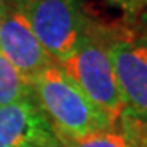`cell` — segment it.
<instances>
[{
	"instance_id": "cell-11",
	"label": "cell",
	"mask_w": 147,
	"mask_h": 147,
	"mask_svg": "<svg viewBox=\"0 0 147 147\" xmlns=\"http://www.w3.org/2000/svg\"><path fill=\"white\" fill-rule=\"evenodd\" d=\"M39 147H59V144H49V146H39Z\"/></svg>"
},
{
	"instance_id": "cell-2",
	"label": "cell",
	"mask_w": 147,
	"mask_h": 147,
	"mask_svg": "<svg viewBox=\"0 0 147 147\" xmlns=\"http://www.w3.org/2000/svg\"><path fill=\"white\" fill-rule=\"evenodd\" d=\"M31 85L34 100L56 134L77 137L110 126L106 116L56 62L47 65Z\"/></svg>"
},
{
	"instance_id": "cell-3",
	"label": "cell",
	"mask_w": 147,
	"mask_h": 147,
	"mask_svg": "<svg viewBox=\"0 0 147 147\" xmlns=\"http://www.w3.org/2000/svg\"><path fill=\"white\" fill-rule=\"evenodd\" d=\"M103 34L127 113L147 126V26H118Z\"/></svg>"
},
{
	"instance_id": "cell-9",
	"label": "cell",
	"mask_w": 147,
	"mask_h": 147,
	"mask_svg": "<svg viewBox=\"0 0 147 147\" xmlns=\"http://www.w3.org/2000/svg\"><path fill=\"white\" fill-rule=\"evenodd\" d=\"M113 3L121 7L127 13H139L147 11V0H111Z\"/></svg>"
},
{
	"instance_id": "cell-8",
	"label": "cell",
	"mask_w": 147,
	"mask_h": 147,
	"mask_svg": "<svg viewBox=\"0 0 147 147\" xmlns=\"http://www.w3.org/2000/svg\"><path fill=\"white\" fill-rule=\"evenodd\" d=\"M33 96V85L0 53V106Z\"/></svg>"
},
{
	"instance_id": "cell-1",
	"label": "cell",
	"mask_w": 147,
	"mask_h": 147,
	"mask_svg": "<svg viewBox=\"0 0 147 147\" xmlns=\"http://www.w3.org/2000/svg\"><path fill=\"white\" fill-rule=\"evenodd\" d=\"M57 65L106 116L110 126L129 116L101 28L90 23L72 54Z\"/></svg>"
},
{
	"instance_id": "cell-7",
	"label": "cell",
	"mask_w": 147,
	"mask_h": 147,
	"mask_svg": "<svg viewBox=\"0 0 147 147\" xmlns=\"http://www.w3.org/2000/svg\"><path fill=\"white\" fill-rule=\"evenodd\" d=\"M56 141L59 147H147V126L127 116L118 124L85 136L56 134Z\"/></svg>"
},
{
	"instance_id": "cell-6",
	"label": "cell",
	"mask_w": 147,
	"mask_h": 147,
	"mask_svg": "<svg viewBox=\"0 0 147 147\" xmlns=\"http://www.w3.org/2000/svg\"><path fill=\"white\" fill-rule=\"evenodd\" d=\"M57 144L54 127L34 95L0 106V147H39Z\"/></svg>"
},
{
	"instance_id": "cell-4",
	"label": "cell",
	"mask_w": 147,
	"mask_h": 147,
	"mask_svg": "<svg viewBox=\"0 0 147 147\" xmlns=\"http://www.w3.org/2000/svg\"><path fill=\"white\" fill-rule=\"evenodd\" d=\"M31 28L56 64L67 59L90 28L82 0H20Z\"/></svg>"
},
{
	"instance_id": "cell-10",
	"label": "cell",
	"mask_w": 147,
	"mask_h": 147,
	"mask_svg": "<svg viewBox=\"0 0 147 147\" xmlns=\"http://www.w3.org/2000/svg\"><path fill=\"white\" fill-rule=\"evenodd\" d=\"M13 2H15V0H0V15L5 13V11L8 10V7H10Z\"/></svg>"
},
{
	"instance_id": "cell-5",
	"label": "cell",
	"mask_w": 147,
	"mask_h": 147,
	"mask_svg": "<svg viewBox=\"0 0 147 147\" xmlns=\"http://www.w3.org/2000/svg\"><path fill=\"white\" fill-rule=\"evenodd\" d=\"M0 53L30 84L53 64L38 41L20 0H15L0 15Z\"/></svg>"
}]
</instances>
